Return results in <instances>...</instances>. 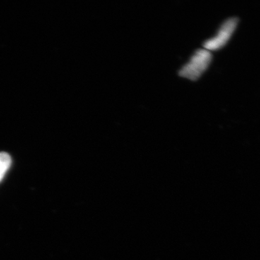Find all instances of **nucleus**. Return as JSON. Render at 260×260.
Wrapping results in <instances>:
<instances>
[{"instance_id": "1", "label": "nucleus", "mask_w": 260, "mask_h": 260, "mask_svg": "<svg viewBox=\"0 0 260 260\" xmlns=\"http://www.w3.org/2000/svg\"><path fill=\"white\" fill-rule=\"evenodd\" d=\"M212 57L210 51L205 49H198L191 56L190 60L181 68L179 75L192 81L199 79L209 67Z\"/></svg>"}, {"instance_id": "2", "label": "nucleus", "mask_w": 260, "mask_h": 260, "mask_svg": "<svg viewBox=\"0 0 260 260\" xmlns=\"http://www.w3.org/2000/svg\"><path fill=\"white\" fill-rule=\"evenodd\" d=\"M238 25V19H228L220 26L215 37L208 39L203 44L204 49L208 51H217L223 48L230 40Z\"/></svg>"}, {"instance_id": "3", "label": "nucleus", "mask_w": 260, "mask_h": 260, "mask_svg": "<svg viewBox=\"0 0 260 260\" xmlns=\"http://www.w3.org/2000/svg\"><path fill=\"white\" fill-rule=\"evenodd\" d=\"M11 162L12 160L9 154L5 152H0V182L10 169Z\"/></svg>"}]
</instances>
